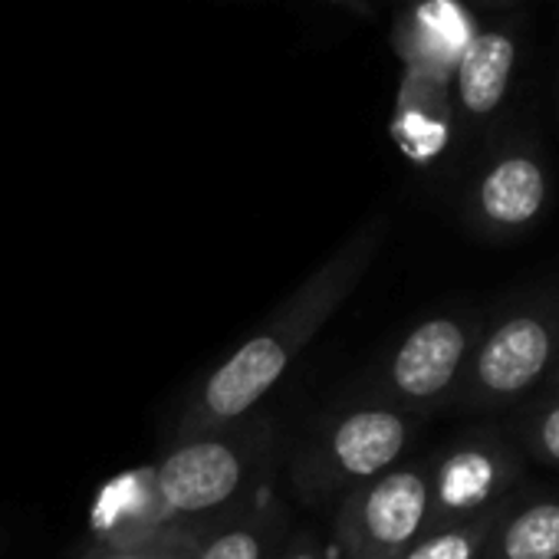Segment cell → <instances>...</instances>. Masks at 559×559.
<instances>
[{
    "label": "cell",
    "mask_w": 559,
    "mask_h": 559,
    "mask_svg": "<svg viewBox=\"0 0 559 559\" xmlns=\"http://www.w3.org/2000/svg\"><path fill=\"white\" fill-rule=\"evenodd\" d=\"M431 526L428 464H399L336 500L340 559H402Z\"/></svg>",
    "instance_id": "cell-4"
},
{
    "label": "cell",
    "mask_w": 559,
    "mask_h": 559,
    "mask_svg": "<svg viewBox=\"0 0 559 559\" xmlns=\"http://www.w3.org/2000/svg\"><path fill=\"white\" fill-rule=\"evenodd\" d=\"M0 546H4V539H0Z\"/></svg>",
    "instance_id": "cell-21"
},
{
    "label": "cell",
    "mask_w": 559,
    "mask_h": 559,
    "mask_svg": "<svg viewBox=\"0 0 559 559\" xmlns=\"http://www.w3.org/2000/svg\"><path fill=\"white\" fill-rule=\"evenodd\" d=\"M530 444L533 451L549 461L559 464V402L546 405L533 421H530Z\"/></svg>",
    "instance_id": "cell-16"
},
{
    "label": "cell",
    "mask_w": 559,
    "mask_h": 559,
    "mask_svg": "<svg viewBox=\"0 0 559 559\" xmlns=\"http://www.w3.org/2000/svg\"><path fill=\"white\" fill-rule=\"evenodd\" d=\"M552 385L559 389V369H556V376H552Z\"/></svg>",
    "instance_id": "cell-20"
},
{
    "label": "cell",
    "mask_w": 559,
    "mask_h": 559,
    "mask_svg": "<svg viewBox=\"0 0 559 559\" xmlns=\"http://www.w3.org/2000/svg\"><path fill=\"white\" fill-rule=\"evenodd\" d=\"M471 4H477V8H507V4H513V0H471Z\"/></svg>",
    "instance_id": "cell-19"
},
{
    "label": "cell",
    "mask_w": 559,
    "mask_h": 559,
    "mask_svg": "<svg viewBox=\"0 0 559 559\" xmlns=\"http://www.w3.org/2000/svg\"><path fill=\"white\" fill-rule=\"evenodd\" d=\"M471 34L474 31H461L454 0H412L395 21L392 44L405 63V73L451 83L457 53Z\"/></svg>",
    "instance_id": "cell-11"
},
{
    "label": "cell",
    "mask_w": 559,
    "mask_h": 559,
    "mask_svg": "<svg viewBox=\"0 0 559 559\" xmlns=\"http://www.w3.org/2000/svg\"><path fill=\"white\" fill-rule=\"evenodd\" d=\"M290 533L294 513L266 484L237 510L198 530L181 559H280Z\"/></svg>",
    "instance_id": "cell-9"
},
{
    "label": "cell",
    "mask_w": 559,
    "mask_h": 559,
    "mask_svg": "<svg viewBox=\"0 0 559 559\" xmlns=\"http://www.w3.org/2000/svg\"><path fill=\"white\" fill-rule=\"evenodd\" d=\"M549 201L546 165L530 148H507L477 175L467 211L471 221L490 237L523 234L539 221Z\"/></svg>",
    "instance_id": "cell-8"
},
{
    "label": "cell",
    "mask_w": 559,
    "mask_h": 559,
    "mask_svg": "<svg viewBox=\"0 0 559 559\" xmlns=\"http://www.w3.org/2000/svg\"><path fill=\"white\" fill-rule=\"evenodd\" d=\"M480 559H559V500H533L497 520Z\"/></svg>",
    "instance_id": "cell-13"
},
{
    "label": "cell",
    "mask_w": 559,
    "mask_h": 559,
    "mask_svg": "<svg viewBox=\"0 0 559 559\" xmlns=\"http://www.w3.org/2000/svg\"><path fill=\"white\" fill-rule=\"evenodd\" d=\"M379 243L382 221H369L353 237H346L224 362H217L194 385L181 405L175 438L217 431L253 415L336 317V310L356 294L379 253Z\"/></svg>",
    "instance_id": "cell-2"
},
{
    "label": "cell",
    "mask_w": 559,
    "mask_h": 559,
    "mask_svg": "<svg viewBox=\"0 0 559 559\" xmlns=\"http://www.w3.org/2000/svg\"><path fill=\"white\" fill-rule=\"evenodd\" d=\"M280 559H330L326 546L317 539V533H307V530H294L284 552H280Z\"/></svg>",
    "instance_id": "cell-17"
},
{
    "label": "cell",
    "mask_w": 559,
    "mask_h": 559,
    "mask_svg": "<svg viewBox=\"0 0 559 559\" xmlns=\"http://www.w3.org/2000/svg\"><path fill=\"white\" fill-rule=\"evenodd\" d=\"M454 106H451V83L405 73L399 106H395V139L405 155L418 165L438 158L448 145Z\"/></svg>",
    "instance_id": "cell-12"
},
{
    "label": "cell",
    "mask_w": 559,
    "mask_h": 559,
    "mask_svg": "<svg viewBox=\"0 0 559 559\" xmlns=\"http://www.w3.org/2000/svg\"><path fill=\"white\" fill-rule=\"evenodd\" d=\"M497 516L484 513L474 520H454V523H431L402 559H480L484 546L493 533Z\"/></svg>",
    "instance_id": "cell-14"
},
{
    "label": "cell",
    "mask_w": 559,
    "mask_h": 559,
    "mask_svg": "<svg viewBox=\"0 0 559 559\" xmlns=\"http://www.w3.org/2000/svg\"><path fill=\"white\" fill-rule=\"evenodd\" d=\"M191 539H194L191 530H165L158 536L135 539V543H119V546L93 543L76 559H181L185 549L191 546Z\"/></svg>",
    "instance_id": "cell-15"
},
{
    "label": "cell",
    "mask_w": 559,
    "mask_h": 559,
    "mask_svg": "<svg viewBox=\"0 0 559 559\" xmlns=\"http://www.w3.org/2000/svg\"><path fill=\"white\" fill-rule=\"evenodd\" d=\"M520 44L507 27H480L467 37L451 73V106L467 122H487L510 96Z\"/></svg>",
    "instance_id": "cell-10"
},
{
    "label": "cell",
    "mask_w": 559,
    "mask_h": 559,
    "mask_svg": "<svg viewBox=\"0 0 559 559\" xmlns=\"http://www.w3.org/2000/svg\"><path fill=\"white\" fill-rule=\"evenodd\" d=\"M317 4H326V8H336L349 17H372V4L369 0H317Z\"/></svg>",
    "instance_id": "cell-18"
},
{
    "label": "cell",
    "mask_w": 559,
    "mask_h": 559,
    "mask_svg": "<svg viewBox=\"0 0 559 559\" xmlns=\"http://www.w3.org/2000/svg\"><path fill=\"white\" fill-rule=\"evenodd\" d=\"M276 421L253 412L217 431L175 438L148 467L103 490L96 543L119 546L165 530H204L273 484Z\"/></svg>",
    "instance_id": "cell-1"
},
{
    "label": "cell",
    "mask_w": 559,
    "mask_h": 559,
    "mask_svg": "<svg viewBox=\"0 0 559 559\" xmlns=\"http://www.w3.org/2000/svg\"><path fill=\"white\" fill-rule=\"evenodd\" d=\"M513 480L516 461L503 444L487 438H467L451 444L428 467L431 523H454L493 513Z\"/></svg>",
    "instance_id": "cell-7"
},
{
    "label": "cell",
    "mask_w": 559,
    "mask_h": 559,
    "mask_svg": "<svg viewBox=\"0 0 559 559\" xmlns=\"http://www.w3.org/2000/svg\"><path fill=\"white\" fill-rule=\"evenodd\" d=\"M474 346V323L448 313L421 320L415 330L405 333V340L389 356L379 379V402L399 405L405 412L444 402L461 385Z\"/></svg>",
    "instance_id": "cell-5"
},
{
    "label": "cell",
    "mask_w": 559,
    "mask_h": 559,
    "mask_svg": "<svg viewBox=\"0 0 559 559\" xmlns=\"http://www.w3.org/2000/svg\"><path fill=\"white\" fill-rule=\"evenodd\" d=\"M415 435V415L389 402L349 405L323 418L290 461L294 493L323 507L399 467Z\"/></svg>",
    "instance_id": "cell-3"
},
{
    "label": "cell",
    "mask_w": 559,
    "mask_h": 559,
    "mask_svg": "<svg viewBox=\"0 0 559 559\" xmlns=\"http://www.w3.org/2000/svg\"><path fill=\"white\" fill-rule=\"evenodd\" d=\"M559 349V326L546 313L520 310L500 320L487 336L477 340L467 372L464 392L471 402L500 405L530 392L552 366Z\"/></svg>",
    "instance_id": "cell-6"
}]
</instances>
